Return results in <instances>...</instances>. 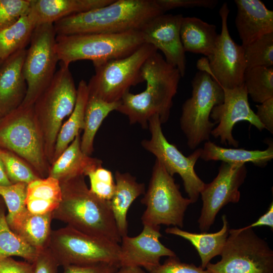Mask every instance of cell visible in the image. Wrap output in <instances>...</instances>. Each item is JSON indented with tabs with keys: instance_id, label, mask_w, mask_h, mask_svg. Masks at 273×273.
<instances>
[{
	"instance_id": "26",
	"label": "cell",
	"mask_w": 273,
	"mask_h": 273,
	"mask_svg": "<svg viewBox=\"0 0 273 273\" xmlns=\"http://www.w3.org/2000/svg\"><path fill=\"white\" fill-rule=\"evenodd\" d=\"M222 226L214 233H195L189 232L176 227H168L165 232L179 236L189 241L195 247L201 259V266L206 269V266L214 257L220 255L224 247L229 235V224L226 216H222Z\"/></svg>"
},
{
	"instance_id": "28",
	"label": "cell",
	"mask_w": 273,
	"mask_h": 273,
	"mask_svg": "<svg viewBox=\"0 0 273 273\" xmlns=\"http://www.w3.org/2000/svg\"><path fill=\"white\" fill-rule=\"evenodd\" d=\"M62 200L60 183L51 176L38 178L27 186L25 205L27 210L34 214L53 212Z\"/></svg>"
},
{
	"instance_id": "9",
	"label": "cell",
	"mask_w": 273,
	"mask_h": 273,
	"mask_svg": "<svg viewBox=\"0 0 273 273\" xmlns=\"http://www.w3.org/2000/svg\"><path fill=\"white\" fill-rule=\"evenodd\" d=\"M141 203L146 207L141 217L143 225L163 224L180 229L184 226L185 212L192 203L183 196L179 186L157 159Z\"/></svg>"
},
{
	"instance_id": "34",
	"label": "cell",
	"mask_w": 273,
	"mask_h": 273,
	"mask_svg": "<svg viewBox=\"0 0 273 273\" xmlns=\"http://www.w3.org/2000/svg\"><path fill=\"white\" fill-rule=\"evenodd\" d=\"M243 48L246 69L273 67V32L260 37Z\"/></svg>"
},
{
	"instance_id": "46",
	"label": "cell",
	"mask_w": 273,
	"mask_h": 273,
	"mask_svg": "<svg viewBox=\"0 0 273 273\" xmlns=\"http://www.w3.org/2000/svg\"><path fill=\"white\" fill-rule=\"evenodd\" d=\"M7 175L4 164L0 158V186H9L12 185Z\"/></svg>"
},
{
	"instance_id": "4",
	"label": "cell",
	"mask_w": 273,
	"mask_h": 273,
	"mask_svg": "<svg viewBox=\"0 0 273 273\" xmlns=\"http://www.w3.org/2000/svg\"><path fill=\"white\" fill-rule=\"evenodd\" d=\"M144 43L140 31H131L56 35L55 47L60 64L69 67L73 62L90 60L96 67L128 56Z\"/></svg>"
},
{
	"instance_id": "1",
	"label": "cell",
	"mask_w": 273,
	"mask_h": 273,
	"mask_svg": "<svg viewBox=\"0 0 273 273\" xmlns=\"http://www.w3.org/2000/svg\"><path fill=\"white\" fill-rule=\"evenodd\" d=\"M142 76L146 89L137 94L126 93L116 111L126 116L130 124L138 123L146 129L154 115L159 117L161 124L168 121L181 76L158 51L145 62Z\"/></svg>"
},
{
	"instance_id": "13",
	"label": "cell",
	"mask_w": 273,
	"mask_h": 273,
	"mask_svg": "<svg viewBox=\"0 0 273 273\" xmlns=\"http://www.w3.org/2000/svg\"><path fill=\"white\" fill-rule=\"evenodd\" d=\"M161 125L158 115L152 117L148 126L151 138L143 140L141 145L156 157L171 176L178 174L180 176L188 198L194 203L205 184L195 170L202 148L196 149L188 156H185L174 145L168 142L163 133Z\"/></svg>"
},
{
	"instance_id": "37",
	"label": "cell",
	"mask_w": 273,
	"mask_h": 273,
	"mask_svg": "<svg viewBox=\"0 0 273 273\" xmlns=\"http://www.w3.org/2000/svg\"><path fill=\"white\" fill-rule=\"evenodd\" d=\"M27 186V184L22 183L0 186V196L8 210L7 217H11L26 208Z\"/></svg>"
},
{
	"instance_id": "42",
	"label": "cell",
	"mask_w": 273,
	"mask_h": 273,
	"mask_svg": "<svg viewBox=\"0 0 273 273\" xmlns=\"http://www.w3.org/2000/svg\"><path fill=\"white\" fill-rule=\"evenodd\" d=\"M118 264L99 262L82 265H68L63 267L62 273H116Z\"/></svg>"
},
{
	"instance_id": "3",
	"label": "cell",
	"mask_w": 273,
	"mask_h": 273,
	"mask_svg": "<svg viewBox=\"0 0 273 273\" xmlns=\"http://www.w3.org/2000/svg\"><path fill=\"white\" fill-rule=\"evenodd\" d=\"M84 177L79 175L60 183L62 200L53 212V219L87 234L120 243L121 237L110 201L103 200L92 193Z\"/></svg>"
},
{
	"instance_id": "2",
	"label": "cell",
	"mask_w": 273,
	"mask_h": 273,
	"mask_svg": "<svg viewBox=\"0 0 273 273\" xmlns=\"http://www.w3.org/2000/svg\"><path fill=\"white\" fill-rule=\"evenodd\" d=\"M155 0H113L110 4L63 18L53 24L56 35L139 31L164 14Z\"/></svg>"
},
{
	"instance_id": "32",
	"label": "cell",
	"mask_w": 273,
	"mask_h": 273,
	"mask_svg": "<svg viewBox=\"0 0 273 273\" xmlns=\"http://www.w3.org/2000/svg\"><path fill=\"white\" fill-rule=\"evenodd\" d=\"M38 251L14 233L8 225L4 208L0 206V260L12 256L33 263Z\"/></svg>"
},
{
	"instance_id": "35",
	"label": "cell",
	"mask_w": 273,
	"mask_h": 273,
	"mask_svg": "<svg viewBox=\"0 0 273 273\" xmlns=\"http://www.w3.org/2000/svg\"><path fill=\"white\" fill-rule=\"evenodd\" d=\"M0 158L12 184L22 183L28 184L40 178L26 162L8 150L0 148Z\"/></svg>"
},
{
	"instance_id": "30",
	"label": "cell",
	"mask_w": 273,
	"mask_h": 273,
	"mask_svg": "<svg viewBox=\"0 0 273 273\" xmlns=\"http://www.w3.org/2000/svg\"><path fill=\"white\" fill-rule=\"evenodd\" d=\"M120 101L109 103L89 95L85 109L84 127L80 144L81 149L85 155L92 154L94 138L98 129L109 114L116 110Z\"/></svg>"
},
{
	"instance_id": "36",
	"label": "cell",
	"mask_w": 273,
	"mask_h": 273,
	"mask_svg": "<svg viewBox=\"0 0 273 273\" xmlns=\"http://www.w3.org/2000/svg\"><path fill=\"white\" fill-rule=\"evenodd\" d=\"M89 190L99 198L110 201L115 188V182L111 171L101 166L88 172Z\"/></svg>"
},
{
	"instance_id": "25",
	"label": "cell",
	"mask_w": 273,
	"mask_h": 273,
	"mask_svg": "<svg viewBox=\"0 0 273 273\" xmlns=\"http://www.w3.org/2000/svg\"><path fill=\"white\" fill-rule=\"evenodd\" d=\"M266 143L268 147L264 150H248L243 148H223L208 141L202 148L200 158L205 161H221L234 165L250 162L256 166L263 167L273 158L272 141L267 140Z\"/></svg>"
},
{
	"instance_id": "20",
	"label": "cell",
	"mask_w": 273,
	"mask_h": 273,
	"mask_svg": "<svg viewBox=\"0 0 273 273\" xmlns=\"http://www.w3.org/2000/svg\"><path fill=\"white\" fill-rule=\"evenodd\" d=\"M235 25L244 47L260 37L273 32V11L260 0H235Z\"/></svg>"
},
{
	"instance_id": "19",
	"label": "cell",
	"mask_w": 273,
	"mask_h": 273,
	"mask_svg": "<svg viewBox=\"0 0 273 273\" xmlns=\"http://www.w3.org/2000/svg\"><path fill=\"white\" fill-rule=\"evenodd\" d=\"M26 49L4 60L0 65V117L19 107L27 93V86L23 66Z\"/></svg>"
},
{
	"instance_id": "24",
	"label": "cell",
	"mask_w": 273,
	"mask_h": 273,
	"mask_svg": "<svg viewBox=\"0 0 273 273\" xmlns=\"http://www.w3.org/2000/svg\"><path fill=\"white\" fill-rule=\"evenodd\" d=\"M52 213L34 214L26 208L11 217H6V220L14 233L31 246L40 250L48 246L52 231Z\"/></svg>"
},
{
	"instance_id": "43",
	"label": "cell",
	"mask_w": 273,
	"mask_h": 273,
	"mask_svg": "<svg viewBox=\"0 0 273 273\" xmlns=\"http://www.w3.org/2000/svg\"><path fill=\"white\" fill-rule=\"evenodd\" d=\"M255 113L261 123L269 132L273 133V97L256 105Z\"/></svg>"
},
{
	"instance_id": "31",
	"label": "cell",
	"mask_w": 273,
	"mask_h": 273,
	"mask_svg": "<svg viewBox=\"0 0 273 273\" xmlns=\"http://www.w3.org/2000/svg\"><path fill=\"white\" fill-rule=\"evenodd\" d=\"M36 25L28 15L0 31V61L26 49Z\"/></svg>"
},
{
	"instance_id": "22",
	"label": "cell",
	"mask_w": 273,
	"mask_h": 273,
	"mask_svg": "<svg viewBox=\"0 0 273 273\" xmlns=\"http://www.w3.org/2000/svg\"><path fill=\"white\" fill-rule=\"evenodd\" d=\"M80 144L79 134L50 166L48 176L61 183L77 176H85L90 171L102 166L101 160L82 152Z\"/></svg>"
},
{
	"instance_id": "14",
	"label": "cell",
	"mask_w": 273,
	"mask_h": 273,
	"mask_svg": "<svg viewBox=\"0 0 273 273\" xmlns=\"http://www.w3.org/2000/svg\"><path fill=\"white\" fill-rule=\"evenodd\" d=\"M230 11L226 3L221 6L219 14L221 30L212 55L198 61L197 68L208 73L224 88L232 89L242 85L246 69L244 49L231 37L228 27Z\"/></svg>"
},
{
	"instance_id": "45",
	"label": "cell",
	"mask_w": 273,
	"mask_h": 273,
	"mask_svg": "<svg viewBox=\"0 0 273 273\" xmlns=\"http://www.w3.org/2000/svg\"><path fill=\"white\" fill-rule=\"evenodd\" d=\"M266 226L273 229V202H272L266 211L256 221L252 224L245 226L246 228H251Z\"/></svg>"
},
{
	"instance_id": "33",
	"label": "cell",
	"mask_w": 273,
	"mask_h": 273,
	"mask_svg": "<svg viewBox=\"0 0 273 273\" xmlns=\"http://www.w3.org/2000/svg\"><path fill=\"white\" fill-rule=\"evenodd\" d=\"M244 85L253 101L260 104L273 97V67L247 68Z\"/></svg>"
},
{
	"instance_id": "47",
	"label": "cell",
	"mask_w": 273,
	"mask_h": 273,
	"mask_svg": "<svg viewBox=\"0 0 273 273\" xmlns=\"http://www.w3.org/2000/svg\"><path fill=\"white\" fill-rule=\"evenodd\" d=\"M116 273H146V272L140 267L120 266Z\"/></svg>"
},
{
	"instance_id": "44",
	"label": "cell",
	"mask_w": 273,
	"mask_h": 273,
	"mask_svg": "<svg viewBox=\"0 0 273 273\" xmlns=\"http://www.w3.org/2000/svg\"><path fill=\"white\" fill-rule=\"evenodd\" d=\"M0 273H33L31 263L17 261L12 257L0 260Z\"/></svg>"
},
{
	"instance_id": "49",
	"label": "cell",
	"mask_w": 273,
	"mask_h": 273,
	"mask_svg": "<svg viewBox=\"0 0 273 273\" xmlns=\"http://www.w3.org/2000/svg\"><path fill=\"white\" fill-rule=\"evenodd\" d=\"M1 119H2V118L0 117V122H1Z\"/></svg>"
},
{
	"instance_id": "38",
	"label": "cell",
	"mask_w": 273,
	"mask_h": 273,
	"mask_svg": "<svg viewBox=\"0 0 273 273\" xmlns=\"http://www.w3.org/2000/svg\"><path fill=\"white\" fill-rule=\"evenodd\" d=\"M30 0H0V31L29 14Z\"/></svg>"
},
{
	"instance_id": "18",
	"label": "cell",
	"mask_w": 273,
	"mask_h": 273,
	"mask_svg": "<svg viewBox=\"0 0 273 273\" xmlns=\"http://www.w3.org/2000/svg\"><path fill=\"white\" fill-rule=\"evenodd\" d=\"M160 226L144 225L136 236L121 237L119 264L120 266H137L149 272L158 266L162 257H174V251L164 245Z\"/></svg>"
},
{
	"instance_id": "41",
	"label": "cell",
	"mask_w": 273,
	"mask_h": 273,
	"mask_svg": "<svg viewBox=\"0 0 273 273\" xmlns=\"http://www.w3.org/2000/svg\"><path fill=\"white\" fill-rule=\"evenodd\" d=\"M32 263L33 273H58L59 265L48 247L38 251Z\"/></svg>"
},
{
	"instance_id": "48",
	"label": "cell",
	"mask_w": 273,
	"mask_h": 273,
	"mask_svg": "<svg viewBox=\"0 0 273 273\" xmlns=\"http://www.w3.org/2000/svg\"><path fill=\"white\" fill-rule=\"evenodd\" d=\"M3 62V61H0V65H1V64Z\"/></svg>"
},
{
	"instance_id": "15",
	"label": "cell",
	"mask_w": 273,
	"mask_h": 273,
	"mask_svg": "<svg viewBox=\"0 0 273 273\" xmlns=\"http://www.w3.org/2000/svg\"><path fill=\"white\" fill-rule=\"evenodd\" d=\"M247 174L245 164L234 165L222 162L216 176L205 184L200 192L202 207L198 220L201 232H207L214 223L218 212L229 203L240 199L239 188Z\"/></svg>"
},
{
	"instance_id": "8",
	"label": "cell",
	"mask_w": 273,
	"mask_h": 273,
	"mask_svg": "<svg viewBox=\"0 0 273 273\" xmlns=\"http://www.w3.org/2000/svg\"><path fill=\"white\" fill-rule=\"evenodd\" d=\"M191 98L184 103L180 118V128L191 150L196 149L204 141H209L216 125L210 120L213 107L224 100L220 85L207 72L199 70L192 81Z\"/></svg>"
},
{
	"instance_id": "6",
	"label": "cell",
	"mask_w": 273,
	"mask_h": 273,
	"mask_svg": "<svg viewBox=\"0 0 273 273\" xmlns=\"http://www.w3.org/2000/svg\"><path fill=\"white\" fill-rule=\"evenodd\" d=\"M0 148L21 158L40 178L48 176L50 165L33 106H20L2 118Z\"/></svg>"
},
{
	"instance_id": "21",
	"label": "cell",
	"mask_w": 273,
	"mask_h": 273,
	"mask_svg": "<svg viewBox=\"0 0 273 273\" xmlns=\"http://www.w3.org/2000/svg\"><path fill=\"white\" fill-rule=\"evenodd\" d=\"M113 0H30L28 15L36 26L105 6Z\"/></svg>"
},
{
	"instance_id": "23",
	"label": "cell",
	"mask_w": 273,
	"mask_h": 273,
	"mask_svg": "<svg viewBox=\"0 0 273 273\" xmlns=\"http://www.w3.org/2000/svg\"><path fill=\"white\" fill-rule=\"evenodd\" d=\"M115 188L110 201L111 211L121 237L127 235V214L133 201L146 191L145 185L136 181L128 172L116 171L114 175Z\"/></svg>"
},
{
	"instance_id": "10",
	"label": "cell",
	"mask_w": 273,
	"mask_h": 273,
	"mask_svg": "<svg viewBox=\"0 0 273 273\" xmlns=\"http://www.w3.org/2000/svg\"><path fill=\"white\" fill-rule=\"evenodd\" d=\"M47 247L59 266L119 264L120 245L66 225L52 231Z\"/></svg>"
},
{
	"instance_id": "11",
	"label": "cell",
	"mask_w": 273,
	"mask_h": 273,
	"mask_svg": "<svg viewBox=\"0 0 273 273\" xmlns=\"http://www.w3.org/2000/svg\"><path fill=\"white\" fill-rule=\"evenodd\" d=\"M156 51L144 43L128 56L95 67V73L87 83L89 95L109 103L120 101L132 86L144 81L143 66Z\"/></svg>"
},
{
	"instance_id": "17",
	"label": "cell",
	"mask_w": 273,
	"mask_h": 273,
	"mask_svg": "<svg viewBox=\"0 0 273 273\" xmlns=\"http://www.w3.org/2000/svg\"><path fill=\"white\" fill-rule=\"evenodd\" d=\"M184 16L182 14L157 16L147 22L139 30L144 42L160 50L165 61L177 68L181 77L186 70V58L180 35Z\"/></svg>"
},
{
	"instance_id": "29",
	"label": "cell",
	"mask_w": 273,
	"mask_h": 273,
	"mask_svg": "<svg viewBox=\"0 0 273 273\" xmlns=\"http://www.w3.org/2000/svg\"><path fill=\"white\" fill-rule=\"evenodd\" d=\"M88 96L87 83L84 80H81L77 87V98L74 108L67 121L62 124L57 135L53 162L80 134V130L83 129L84 112Z\"/></svg>"
},
{
	"instance_id": "5",
	"label": "cell",
	"mask_w": 273,
	"mask_h": 273,
	"mask_svg": "<svg viewBox=\"0 0 273 273\" xmlns=\"http://www.w3.org/2000/svg\"><path fill=\"white\" fill-rule=\"evenodd\" d=\"M60 66L33 105L50 166L53 162L55 143L63 121L72 112L77 98V88L69 67L60 63Z\"/></svg>"
},
{
	"instance_id": "7",
	"label": "cell",
	"mask_w": 273,
	"mask_h": 273,
	"mask_svg": "<svg viewBox=\"0 0 273 273\" xmlns=\"http://www.w3.org/2000/svg\"><path fill=\"white\" fill-rule=\"evenodd\" d=\"M220 255L206 266L209 273H273V251L251 228L230 229Z\"/></svg>"
},
{
	"instance_id": "27",
	"label": "cell",
	"mask_w": 273,
	"mask_h": 273,
	"mask_svg": "<svg viewBox=\"0 0 273 273\" xmlns=\"http://www.w3.org/2000/svg\"><path fill=\"white\" fill-rule=\"evenodd\" d=\"M218 35L215 25L195 17H184L180 35L185 52L201 54L209 57L215 48Z\"/></svg>"
},
{
	"instance_id": "12",
	"label": "cell",
	"mask_w": 273,
	"mask_h": 273,
	"mask_svg": "<svg viewBox=\"0 0 273 273\" xmlns=\"http://www.w3.org/2000/svg\"><path fill=\"white\" fill-rule=\"evenodd\" d=\"M56 37L53 24L37 26L32 33L23 66L27 89L22 106H33L56 72Z\"/></svg>"
},
{
	"instance_id": "16",
	"label": "cell",
	"mask_w": 273,
	"mask_h": 273,
	"mask_svg": "<svg viewBox=\"0 0 273 273\" xmlns=\"http://www.w3.org/2000/svg\"><path fill=\"white\" fill-rule=\"evenodd\" d=\"M224 92L223 102L213 107L210 117L217 126L211 132L215 138H220V143L235 148L239 142L233 136V129L240 121H245L259 130L264 129L248 102V95L244 84L232 89L222 87Z\"/></svg>"
},
{
	"instance_id": "40",
	"label": "cell",
	"mask_w": 273,
	"mask_h": 273,
	"mask_svg": "<svg viewBox=\"0 0 273 273\" xmlns=\"http://www.w3.org/2000/svg\"><path fill=\"white\" fill-rule=\"evenodd\" d=\"M157 4L165 13L176 8L200 7L214 9L217 5V0H155Z\"/></svg>"
},
{
	"instance_id": "39",
	"label": "cell",
	"mask_w": 273,
	"mask_h": 273,
	"mask_svg": "<svg viewBox=\"0 0 273 273\" xmlns=\"http://www.w3.org/2000/svg\"><path fill=\"white\" fill-rule=\"evenodd\" d=\"M149 273H209L206 269L193 263L181 262L177 256L169 257Z\"/></svg>"
}]
</instances>
